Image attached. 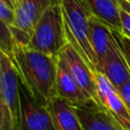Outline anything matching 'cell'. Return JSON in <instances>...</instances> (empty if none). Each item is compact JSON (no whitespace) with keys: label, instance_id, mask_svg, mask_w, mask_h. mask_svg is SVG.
I'll list each match as a JSON object with an SVG mask.
<instances>
[{"label":"cell","instance_id":"6da1fadb","mask_svg":"<svg viewBox=\"0 0 130 130\" xmlns=\"http://www.w3.org/2000/svg\"><path fill=\"white\" fill-rule=\"evenodd\" d=\"M10 59L20 80L38 103L46 107L53 98L57 96L56 57L15 45Z\"/></svg>","mask_w":130,"mask_h":130},{"label":"cell","instance_id":"7a4b0ae2","mask_svg":"<svg viewBox=\"0 0 130 130\" xmlns=\"http://www.w3.org/2000/svg\"><path fill=\"white\" fill-rule=\"evenodd\" d=\"M67 42L81 55L90 69L96 71V58L89 41V18L92 15L85 0H59Z\"/></svg>","mask_w":130,"mask_h":130},{"label":"cell","instance_id":"3957f363","mask_svg":"<svg viewBox=\"0 0 130 130\" xmlns=\"http://www.w3.org/2000/svg\"><path fill=\"white\" fill-rule=\"evenodd\" d=\"M67 43L63 13L58 2L51 5L38 20L26 48L57 58Z\"/></svg>","mask_w":130,"mask_h":130},{"label":"cell","instance_id":"277c9868","mask_svg":"<svg viewBox=\"0 0 130 130\" xmlns=\"http://www.w3.org/2000/svg\"><path fill=\"white\" fill-rule=\"evenodd\" d=\"M59 0H17L14 8V20L10 31L15 45L26 47L34 28L43 13Z\"/></svg>","mask_w":130,"mask_h":130},{"label":"cell","instance_id":"5b68a950","mask_svg":"<svg viewBox=\"0 0 130 130\" xmlns=\"http://www.w3.org/2000/svg\"><path fill=\"white\" fill-rule=\"evenodd\" d=\"M57 62L71 76L83 92L92 101L96 102L94 72L90 69L81 55L69 43H67L58 54Z\"/></svg>","mask_w":130,"mask_h":130},{"label":"cell","instance_id":"8992f818","mask_svg":"<svg viewBox=\"0 0 130 130\" xmlns=\"http://www.w3.org/2000/svg\"><path fill=\"white\" fill-rule=\"evenodd\" d=\"M18 130H55L47 107L37 102L20 78Z\"/></svg>","mask_w":130,"mask_h":130},{"label":"cell","instance_id":"52a82bcc","mask_svg":"<svg viewBox=\"0 0 130 130\" xmlns=\"http://www.w3.org/2000/svg\"><path fill=\"white\" fill-rule=\"evenodd\" d=\"M94 80L96 86V103L126 130H130V112L117 89L101 72H94Z\"/></svg>","mask_w":130,"mask_h":130},{"label":"cell","instance_id":"ba28073f","mask_svg":"<svg viewBox=\"0 0 130 130\" xmlns=\"http://www.w3.org/2000/svg\"><path fill=\"white\" fill-rule=\"evenodd\" d=\"M0 98L9 107L18 125L19 77L11 59L0 51Z\"/></svg>","mask_w":130,"mask_h":130},{"label":"cell","instance_id":"9c48e42d","mask_svg":"<svg viewBox=\"0 0 130 130\" xmlns=\"http://www.w3.org/2000/svg\"><path fill=\"white\" fill-rule=\"evenodd\" d=\"M83 130H126L96 102L75 106Z\"/></svg>","mask_w":130,"mask_h":130},{"label":"cell","instance_id":"30bf717a","mask_svg":"<svg viewBox=\"0 0 130 130\" xmlns=\"http://www.w3.org/2000/svg\"><path fill=\"white\" fill-rule=\"evenodd\" d=\"M96 72L103 73L116 89L130 80V69L116 32V42L110 49L106 59L99 66Z\"/></svg>","mask_w":130,"mask_h":130},{"label":"cell","instance_id":"8fae6325","mask_svg":"<svg viewBox=\"0 0 130 130\" xmlns=\"http://www.w3.org/2000/svg\"><path fill=\"white\" fill-rule=\"evenodd\" d=\"M89 41L96 58L98 70L116 42V31L112 30L106 23L91 15L89 18Z\"/></svg>","mask_w":130,"mask_h":130},{"label":"cell","instance_id":"7c38bea8","mask_svg":"<svg viewBox=\"0 0 130 130\" xmlns=\"http://www.w3.org/2000/svg\"><path fill=\"white\" fill-rule=\"evenodd\" d=\"M55 130H83L75 107L59 96L53 98L46 106Z\"/></svg>","mask_w":130,"mask_h":130},{"label":"cell","instance_id":"4fadbf2b","mask_svg":"<svg viewBox=\"0 0 130 130\" xmlns=\"http://www.w3.org/2000/svg\"><path fill=\"white\" fill-rule=\"evenodd\" d=\"M56 92L57 96L70 103L74 107L85 105L92 101L83 92V90L59 64L57 66L56 75Z\"/></svg>","mask_w":130,"mask_h":130},{"label":"cell","instance_id":"5bb4252c","mask_svg":"<svg viewBox=\"0 0 130 130\" xmlns=\"http://www.w3.org/2000/svg\"><path fill=\"white\" fill-rule=\"evenodd\" d=\"M93 16L106 23L112 30L121 32L120 6L117 0H85Z\"/></svg>","mask_w":130,"mask_h":130},{"label":"cell","instance_id":"9a60e30c","mask_svg":"<svg viewBox=\"0 0 130 130\" xmlns=\"http://www.w3.org/2000/svg\"><path fill=\"white\" fill-rule=\"evenodd\" d=\"M14 47L15 42L11 35L10 27L5 22L0 20V51L11 58Z\"/></svg>","mask_w":130,"mask_h":130},{"label":"cell","instance_id":"2e32d148","mask_svg":"<svg viewBox=\"0 0 130 130\" xmlns=\"http://www.w3.org/2000/svg\"><path fill=\"white\" fill-rule=\"evenodd\" d=\"M0 130H18V125L9 107L0 99Z\"/></svg>","mask_w":130,"mask_h":130},{"label":"cell","instance_id":"e0dca14e","mask_svg":"<svg viewBox=\"0 0 130 130\" xmlns=\"http://www.w3.org/2000/svg\"><path fill=\"white\" fill-rule=\"evenodd\" d=\"M0 20L5 22L9 27L14 20V8L0 0Z\"/></svg>","mask_w":130,"mask_h":130},{"label":"cell","instance_id":"ac0fdd59","mask_svg":"<svg viewBox=\"0 0 130 130\" xmlns=\"http://www.w3.org/2000/svg\"><path fill=\"white\" fill-rule=\"evenodd\" d=\"M120 18H121V32L119 34L130 39V14L124 11L123 9H121Z\"/></svg>","mask_w":130,"mask_h":130},{"label":"cell","instance_id":"d6986e66","mask_svg":"<svg viewBox=\"0 0 130 130\" xmlns=\"http://www.w3.org/2000/svg\"><path fill=\"white\" fill-rule=\"evenodd\" d=\"M117 37H118L119 44L121 46V49H122V51L124 53V56L126 58V61L128 63L129 69H130V39L122 36L119 32H117Z\"/></svg>","mask_w":130,"mask_h":130},{"label":"cell","instance_id":"ffe728a7","mask_svg":"<svg viewBox=\"0 0 130 130\" xmlns=\"http://www.w3.org/2000/svg\"><path fill=\"white\" fill-rule=\"evenodd\" d=\"M117 91L121 96L122 101L124 102L125 106L127 107L128 111L130 112V80H128L122 86H120L117 89Z\"/></svg>","mask_w":130,"mask_h":130},{"label":"cell","instance_id":"44dd1931","mask_svg":"<svg viewBox=\"0 0 130 130\" xmlns=\"http://www.w3.org/2000/svg\"><path fill=\"white\" fill-rule=\"evenodd\" d=\"M119 6L121 9H123L124 11H126L127 13L130 14V2L127 0H117Z\"/></svg>","mask_w":130,"mask_h":130},{"label":"cell","instance_id":"7402d4cb","mask_svg":"<svg viewBox=\"0 0 130 130\" xmlns=\"http://www.w3.org/2000/svg\"><path fill=\"white\" fill-rule=\"evenodd\" d=\"M1 1H3V2L7 3L9 6H11V7L15 8V1H14V0H1Z\"/></svg>","mask_w":130,"mask_h":130},{"label":"cell","instance_id":"603a6c76","mask_svg":"<svg viewBox=\"0 0 130 130\" xmlns=\"http://www.w3.org/2000/svg\"><path fill=\"white\" fill-rule=\"evenodd\" d=\"M14 1H15V3H16V1H17V0H14Z\"/></svg>","mask_w":130,"mask_h":130},{"label":"cell","instance_id":"cb8c5ba5","mask_svg":"<svg viewBox=\"0 0 130 130\" xmlns=\"http://www.w3.org/2000/svg\"><path fill=\"white\" fill-rule=\"evenodd\" d=\"M127 1H129V2H130V0H127Z\"/></svg>","mask_w":130,"mask_h":130},{"label":"cell","instance_id":"d4e9b609","mask_svg":"<svg viewBox=\"0 0 130 130\" xmlns=\"http://www.w3.org/2000/svg\"><path fill=\"white\" fill-rule=\"evenodd\" d=\"M0 99H1V98H0Z\"/></svg>","mask_w":130,"mask_h":130}]
</instances>
